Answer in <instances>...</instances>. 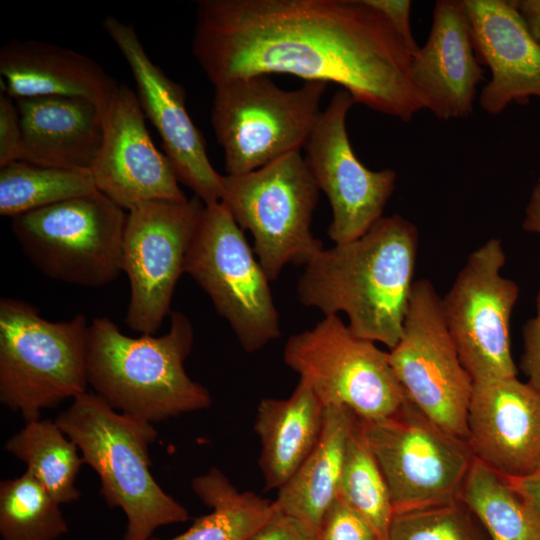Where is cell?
Masks as SVG:
<instances>
[{"label":"cell","instance_id":"1","mask_svg":"<svg viewBox=\"0 0 540 540\" xmlns=\"http://www.w3.org/2000/svg\"><path fill=\"white\" fill-rule=\"evenodd\" d=\"M192 54L214 87L287 74L340 85L355 103L403 122L425 109L412 54L365 0H201Z\"/></svg>","mask_w":540,"mask_h":540},{"label":"cell","instance_id":"2","mask_svg":"<svg viewBox=\"0 0 540 540\" xmlns=\"http://www.w3.org/2000/svg\"><path fill=\"white\" fill-rule=\"evenodd\" d=\"M418 244L408 219L381 217L361 237L314 255L299 277L298 299L324 316L344 313L355 335L391 350L402 335Z\"/></svg>","mask_w":540,"mask_h":540},{"label":"cell","instance_id":"3","mask_svg":"<svg viewBox=\"0 0 540 540\" xmlns=\"http://www.w3.org/2000/svg\"><path fill=\"white\" fill-rule=\"evenodd\" d=\"M194 342L190 319L170 314L167 333L129 337L107 317L89 326L88 383L114 410L150 423L208 408L206 387L192 380L184 362Z\"/></svg>","mask_w":540,"mask_h":540},{"label":"cell","instance_id":"4","mask_svg":"<svg viewBox=\"0 0 540 540\" xmlns=\"http://www.w3.org/2000/svg\"><path fill=\"white\" fill-rule=\"evenodd\" d=\"M56 423L97 473L107 504L125 513L124 540H150L157 528L190 518L151 473L149 447L158 436L153 423L120 413L88 392L74 398Z\"/></svg>","mask_w":540,"mask_h":540},{"label":"cell","instance_id":"5","mask_svg":"<svg viewBox=\"0 0 540 540\" xmlns=\"http://www.w3.org/2000/svg\"><path fill=\"white\" fill-rule=\"evenodd\" d=\"M89 324L43 318L32 304L0 300V401L25 421L87 392Z\"/></svg>","mask_w":540,"mask_h":540},{"label":"cell","instance_id":"6","mask_svg":"<svg viewBox=\"0 0 540 540\" xmlns=\"http://www.w3.org/2000/svg\"><path fill=\"white\" fill-rule=\"evenodd\" d=\"M319 191L301 151L223 176L221 203L253 236V250L270 281L288 264L304 266L324 248L311 231Z\"/></svg>","mask_w":540,"mask_h":540},{"label":"cell","instance_id":"7","mask_svg":"<svg viewBox=\"0 0 540 540\" xmlns=\"http://www.w3.org/2000/svg\"><path fill=\"white\" fill-rule=\"evenodd\" d=\"M326 87L305 82L286 90L266 75L214 87L211 124L227 175L245 174L301 151L322 112Z\"/></svg>","mask_w":540,"mask_h":540},{"label":"cell","instance_id":"8","mask_svg":"<svg viewBox=\"0 0 540 540\" xmlns=\"http://www.w3.org/2000/svg\"><path fill=\"white\" fill-rule=\"evenodd\" d=\"M127 211L98 190L12 219L29 262L45 276L99 288L122 271Z\"/></svg>","mask_w":540,"mask_h":540},{"label":"cell","instance_id":"9","mask_svg":"<svg viewBox=\"0 0 540 540\" xmlns=\"http://www.w3.org/2000/svg\"><path fill=\"white\" fill-rule=\"evenodd\" d=\"M283 360L325 407H346L365 421L387 418L408 400L389 354L355 335L338 315L292 334Z\"/></svg>","mask_w":540,"mask_h":540},{"label":"cell","instance_id":"10","mask_svg":"<svg viewBox=\"0 0 540 540\" xmlns=\"http://www.w3.org/2000/svg\"><path fill=\"white\" fill-rule=\"evenodd\" d=\"M185 273L208 295L245 352H256L280 337L270 280L221 202L205 206Z\"/></svg>","mask_w":540,"mask_h":540},{"label":"cell","instance_id":"11","mask_svg":"<svg viewBox=\"0 0 540 540\" xmlns=\"http://www.w3.org/2000/svg\"><path fill=\"white\" fill-rule=\"evenodd\" d=\"M359 423L387 483L394 513L459 497L474 459L467 441L441 429L409 399L387 418H359Z\"/></svg>","mask_w":540,"mask_h":540},{"label":"cell","instance_id":"12","mask_svg":"<svg viewBox=\"0 0 540 540\" xmlns=\"http://www.w3.org/2000/svg\"><path fill=\"white\" fill-rule=\"evenodd\" d=\"M388 354L407 398L441 429L468 442L474 382L446 326L441 298L428 279L414 282L401 338Z\"/></svg>","mask_w":540,"mask_h":540},{"label":"cell","instance_id":"13","mask_svg":"<svg viewBox=\"0 0 540 540\" xmlns=\"http://www.w3.org/2000/svg\"><path fill=\"white\" fill-rule=\"evenodd\" d=\"M206 204L197 196L184 201H153L127 212L122 271L130 299L127 326L154 335L170 316L175 287L185 273L189 249Z\"/></svg>","mask_w":540,"mask_h":540},{"label":"cell","instance_id":"14","mask_svg":"<svg viewBox=\"0 0 540 540\" xmlns=\"http://www.w3.org/2000/svg\"><path fill=\"white\" fill-rule=\"evenodd\" d=\"M505 262L500 239H489L468 256L441 298L446 326L474 383L517 374L510 320L519 287L501 275Z\"/></svg>","mask_w":540,"mask_h":540},{"label":"cell","instance_id":"15","mask_svg":"<svg viewBox=\"0 0 540 540\" xmlns=\"http://www.w3.org/2000/svg\"><path fill=\"white\" fill-rule=\"evenodd\" d=\"M353 104L349 92H335L303 147L304 161L330 203L327 233L335 244L361 237L383 217L397 179L395 170H370L355 155L346 129Z\"/></svg>","mask_w":540,"mask_h":540},{"label":"cell","instance_id":"16","mask_svg":"<svg viewBox=\"0 0 540 540\" xmlns=\"http://www.w3.org/2000/svg\"><path fill=\"white\" fill-rule=\"evenodd\" d=\"M102 26L129 65L145 117L159 133L178 181L206 205L221 202L223 176L212 166L203 135L185 106V90L145 51L134 27L108 15Z\"/></svg>","mask_w":540,"mask_h":540},{"label":"cell","instance_id":"17","mask_svg":"<svg viewBox=\"0 0 540 540\" xmlns=\"http://www.w3.org/2000/svg\"><path fill=\"white\" fill-rule=\"evenodd\" d=\"M145 118L136 92L119 84L90 169L96 189L127 212L148 202L187 199L170 160L154 145Z\"/></svg>","mask_w":540,"mask_h":540},{"label":"cell","instance_id":"18","mask_svg":"<svg viewBox=\"0 0 540 540\" xmlns=\"http://www.w3.org/2000/svg\"><path fill=\"white\" fill-rule=\"evenodd\" d=\"M474 458L505 478L540 468V390L517 377L477 382L467 416Z\"/></svg>","mask_w":540,"mask_h":540},{"label":"cell","instance_id":"19","mask_svg":"<svg viewBox=\"0 0 540 540\" xmlns=\"http://www.w3.org/2000/svg\"><path fill=\"white\" fill-rule=\"evenodd\" d=\"M410 75L424 108L437 118L448 121L473 114L484 69L463 0L435 3L428 39L412 58Z\"/></svg>","mask_w":540,"mask_h":540},{"label":"cell","instance_id":"20","mask_svg":"<svg viewBox=\"0 0 540 540\" xmlns=\"http://www.w3.org/2000/svg\"><path fill=\"white\" fill-rule=\"evenodd\" d=\"M478 61L491 71L481 108L498 115L516 102L540 98V46L528 32L513 0H463Z\"/></svg>","mask_w":540,"mask_h":540},{"label":"cell","instance_id":"21","mask_svg":"<svg viewBox=\"0 0 540 540\" xmlns=\"http://www.w3.org/2000/svg\"><path fill=\"white\" fill-rule=\"evenodd\" d=\"M1 93L17 100L70 97L106 113L119 84L93 59L52 43L12 40L0 49Z\"/></svg>","mask_w":540,"mask_h":540},{"label":"cell","instance_id":"22","mask_svg":"<svg viewBox=\"0 0 540 540\" xmlns=\"http://www.w3.org/2000/svg\"><path fill=\"white\" fill-rule=\"evenodd\" d=\"M22 129L21 161L90 170L102 147L104 113L94 103L70 97L15 100Z\"/></svg>","mask_w":540,"mask_h":540},{"label":"cell","instance_id":"23","mask_svg":"<svg viewBox=\"0 0 540 540\" xmlns=\"http://www.w3.org/2000/svg\"><path fill=\"white\" fill-rule=\"evenodd\" d=\"M324 413L321 400L300 380L289 397L260 400L254 430L265 490H279L304 462L320 437Z\"/></svg>","mask_w":540,"mask_h":540},{"label":"cell","instance_id":"24","mask_svg":"<svg viewBox=\"0 0 540 540\" xmlns=\"http://www.w3.org/2000/svg\"><path fill=\"white\" fill-rule=\"evenodd\" d=\"M357 416L343 406H326L320 437L273 501L277 512L301 521L315 532L338 497L347 443Z\"/></svg>","mask_w":540,"mask_h":540},{"label":"cell","instance_id":"25","mask_svg":"<svg viewBox=\"0 0 540 540\" xmlns=\"http://www.w3.org/2000/svg\"><path fill=\"white\" fill-rule=\"evenodd\" d=\"M192 489L211 512L169 540H248L275 512L273 501L239 491L216 468L194 478Z\"/></svg>","mask_w":540,"mask_h":540},{"label":"cell","instance_id":"26","mask_svg":"<svg viewBox=\"0 0 540 540\" xmlns=\"http://www.w3.org/2000/svg\"><path fill=\"white\" fill-rule=\"evenodd\" d=\"M10 437L5 449L26 464L29 472L60 505L77 501L76 479L83 459L77 445L56 421L34 419Z\"/></svg>","mask_w":540,"mask_h":540},{"label":"cell","instance_id":"27","mask_svg":"<svg viewBox=\"0 0 540 540\" xmlns=\"http://www.w3.org/2000/svg\"><path fill=\"white\" fill-rule=\"evenodd\" d=\"M459 498L489 540H540V522L500 474L473 459Z\"/></svg>","mask_w":540,"mask_h":540},{"label":"cell","instance_id":"28","mask_svg":"<svg viewBox=\"0 0 540 540\" xmlns=\"http://www.w3.org/2000/svg\"><path fill=\"white\" fill-rule=\"evenodd\" d=\"M96 190L91 170L18 160L0 168V215L13 219Z\"/></svg>","mask_w":540,"mask_h":540},{"label":"cell","instance_id":"29","mask_svg":"<svg viewBox=\"0 0 540 540\" xmlns=\"http://www.w3.org/2000/svg\"><path fill=\"white\" fill-rule=\"evenodd\" d=\"M67 531L60 504L31 472L1 481L2 540H56Z\"/></svg>","mask_w":540,"mask_h":540},{"label":"cell","instance_id":"30","mask_svg":"<svg viewBox=\"0 0 540 540\" xmlns=\"http://www.w3.org/2000/svg\"><path fill=\"white\" fill-rule=\"evenodd\" d=\"M338 497L372 527L379 540H389L394 508L384 476L363 437L358 417L347 443Z\"/></svg>","mask_w":540,"mask_h":540},{"label":"cell","instance_id":"31","mask_svg":"<svg viewBox=\"0 0 540 540\" xmlns=\"http://www.w3.org/2000/svg\"><path fill=\"white\" fill-rule=\"evenodd\" d=\"M389 540H489L469 507L450 502L394 513Z\"/></svg>","mask_w":540,"mask_h":540},{"label":"cell","instance_id":"32","mask_svg":"<svg viewBox=\"0 0 540 540\" xmlns=\"http://www.w3.org/2000/svg\"><path fill=\"white\" fill-rule=\"evenodd\" d=\"M315 540H379L372 527L337 497L326 510Z\"/></svg>","mask_w":540,"mask_h":540},{"label":"cell","instance_id":"33","mask_svg":"<svg viewBox=\"0 0 540 540\" xmlns=\"http://www.w3.org/2000/svg\"><path fill=\"white\" fill-rule=\"evenodd\" d=\"M22 129L16 103L0 92V168L20 160Z\"/></svg>","mask_w":540,"mask_h":540},{"label":"cell","instance_id":"34","mask_svg":"<svg viewBox=\"0 0 540 540\" xmlns=\"http://www.w3.org/2000/svg\"><path fill=\"white\" fill-rule=\"evenodd\" d=\"M523 348L520 368L527 382L540 390V290L536 297V315L523 326Z\"/></svg>","mask_w":540,"mask_h":540},{"label":"cell","instance_id":"35","mask_svg":"<svg viewBox=\"0 0 540 540\" xmlns=\"http://www.w3.org/2000/svg\"><path fill=\"white\" fill-rule=\"evenodd\" d=\"M315 536L316 532L301 521L275 510L248 540H315Z\"/></svg>","mask_w":540,"mask_h":540},{"label":"cell","instance_id":"36","mask_svg":"<svg viewBox=\"0 0 540 540\" xmlns=\"http://www.w3.org/2000/svg\"><path fill=\"white\" fill-rule=\"evenodd\" d=\"M365 2L384 15L405 42L412 56H416L420 47L415 41L411 30L410 13L412 2L409 0H365Z\"/></svg>","mask_w":540,"mask_h":540},{"label":"cell","instance_id":"37","mask_svg":"<svg viewBox=\"0 0 540 540\" xmlns=\"http://www.w3.org/2000/svg\"><path fill=\"white\" fill-rule=\"evenodd\" d=\"M505 479L540 522V468L524 477Z\"/></svg>","mask_w":540,"mask_h":540},{"label":"cell","instance_id":"38","mask_svg":"<svg viewBox=\"0 0 540 540\" xmlns=\"http://www.w3.org/2000/svg\"><path fill=\"white\" fill-rule=\"evenodd\" d=\"M528 32L540 46V0H513Z\"/></svg>","mask_w":540,"mask_h":540},{"label":"cell","instance_id":"39","mask_svg":"<svg viewBox=\"0 0 540 540\" xmlns=\"http://www.w3.org/2000/svg\"><path fill=\"white\" fill-rule=\"evenodd\" d=\"M523 229L527 232L540 234V177L533 187L526 206Z\"/></svg>","mask_w":540,"mask_h":540}]
</instances>
